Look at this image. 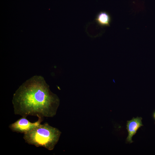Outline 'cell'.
<instances>
[{"mask_svg":"<svg viewBox=\"0 0 155 155\" xmlns=\"http://www.w3.org/2000/svg\"><path fill=\"white\" fill-rule=\"evenodd\" d=\"M43 121L42 118H38V120L34 123H32L26 117H22L9 126L13 132L22 133H27L39 125Z\"/></svg>","mask_w":155,"mask_h":155,"instance_id":"cell-3","label":"cell"},{"mask_svg":"<svg viewBox=\"0 0 155 155\" xmlns=\"http://www.w3.org/2000/svg\"><path fill=\"white\" fill-rule=\"evenodd\" d=\"M61 134L59 129L45 123L24 134L23 138L29 144L52 150L58 142Z\"/></svg>","mask_w":155,"mask_h":155,"instance_id":"cell-2","label":"cell"},{"mask_svg":"<svg viewBox=\"0 0 155 155\" xmlns=\"http://www.w3.org/2000/svg\"><path fill=\"white\" fill-rule=\"evenodd\" d=\"M12 103L16 115L42 118L53 117L56 115L60 100L50 90L44 78L36 75L26 80L16 90Z\"/></svg>","mask_w":155,"mask_h":155,"instance_id":"cell-1","label":"cell"},{"mask_svg":"<svg viewBox=\"0 0 155 155\" xmlns=\"http://www.w3.org/2000/svg\"><path fill=\"white\" fill-rule=\"evenodd\" d=\"M152 117L155 121V111H154L153 114H152Z\"/></svg>","mask_w":155,"mask_h":155,"instance_id":"cell-6","label":"cell"},{"mask_svg":"<svg viewBox=\"0 0 155 155\" xmlns=\"http://www.w3.org/2000/svg\"><path fill=\"white\" fill-rule=\"evenodd\" d=\"M94 20L100 26H109L111 22L112 18L108 12L105 11H101L96 15Z\"/></svg>","mask_w":155,"mask_h":155,"instance_id":"cell-5","label":"cell"},{"mask_svg":"<svg viewBox=\"0 0 155 155\" xmlns=\"http://www.w3.org/2000/svg\"><path fill=\"white\" fill-rule=\"evenodd\" d=\"M142 118L138 117H133L127 122L126 129L128 132V135L126 139L127 143H131L133 142L132 140L133 136L135 135L137 131L140 127L143 126L142 122Z\"/></svg>","mask_w":155,"mask_h":155,"instance_id":"cell-4","label":"cell"}]
</instances>
